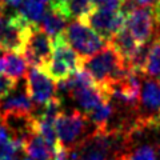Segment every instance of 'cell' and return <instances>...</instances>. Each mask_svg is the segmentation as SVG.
I'll use <instances>...</instances> for the list:
<instances>
[{
	"mask_svg": "<svg viewBox=\"0 0 160 160\" xmlns=\"http://www.w3.org/2000/svg\"><path fill=\"white\" fill-rule=\"evenodd\" d=\"M23 152L32 160H51L53 155L52 148L36 131L23 140Z\"/></svg>",
	"mask_w": 160,
	"mask_h": 160,
	"instance_id": "cell-12",
	"label": "cell"
},
{
	"mask_svg": "<svg viewBox=\"0 0 160 160\" xmlns=\"http://www.w3.org/2000/svg\"><path fill=\"white\" fill-rule=\"evenodd\" d=\"M56 86L53 80L40 68L31 67L26 75V92L35 107L44 106L55 96Z\"/></svg>",
	"mask_w": 160,
	"mask_h": 160,
	"instance_id": "cell-8",
	"label": "cell"
},
{
	"mask_svg": "<svg viewBox=\"0 0 160 160\" xmlns=\"http://www.w3.org/2000/svg\"><path fill=\"white\" fill-rule=\"evenodd\" d=\"M35 106L26 89L15 88L6 99L0 102V115H33Z\"/></svg>",
	"mask_w": 160,
	"mask_h": 160,
	"instance_id": "cell-10",
	"label": "cell"
},
{
	"mask_svg": "<svg viewBox=\"0 0 160 160\" xmlns=\"http://www.w3.org/2000/svg\"><path fill=\"white\" fill-rule=\"evenodd\" d=\"M40 2H42V3H44V4H46V3H49V2H51V0H40Z\"/></svg>",
	"mask_w": 160,
	"mask_h": 160,
	"instance_id": "cell-24",
	"label": "cell"
},
{
	"mask_svg": "<svg viewBox=\"0 0 160 160\" xmlns=\"http://www.w3.org/2000/svg\"><path fill=\"white\" fill-rule=\"evenodd\" d=\"M135 133L126 126L93 129L69 149L68 160H126Z\"/></svg>",
	"mask_w": 160,
	"mask_h": 160,
	"instance_id": "cell-1",
	"label": "cell"
},
{
	"mask_svg": "<svg viewBox=\"0 0 160 160\" xmlns=\"http://www.w3.org/2000/svg\"><path fill=\"white\" fill-rule=\"evenodd\" d=\"M15 88H18V80L0 73V102L6 99Z\"/></svg>",
	"mask_w": 160,
	"mask_h": 160,
	"instance_id": "cell-21",
	"label": "cell"
},
{
	"mask_svg": "<svg viewBox=\"0 0 160 160\" xmlns=\"http://www.w3.org/2000/svg\"><path fill=\"white\" fill-rule=\"evenodd\" d=\"M127 16L122 9L120 11H103V9L93 8L92 12L87 18L82 20V23L91 27L95 32L109 42L115 35L119 33L123 28H126Z\"/></svg>",
	"mask_w": 160,
	"mask_h": 160,
	"instance_id": "cell-7",
	"label": "cell"
},
{
	"mask_svg": "<svg viewBox=\"0 0 160 160\" xmlns=\"http://www.w3.org/2000/svg\"><path fill=\"white\" fill-rule=\"evenodd\" d=\"M88 123L89 120L87 115L79 109H73L68 113L62 112L55 120V129L59 143L68 149L75 147L87 136L86 131Z\"/></svg>",
	"mask_w": 160,
	"mask_h": 160,
	"instance_id": "cell-4",
	"label": "cell"
},
{
	"mask_svg": "<svg viewBox=\"0 0 160 160\" xmlns=\"http://www.w3.org/2000/svg\"><path fill=\"white\" fill-rule=\"evenodd\" d=\"M29 26L31 24L23 20L18 12L7 16L6 12L0 11V51L22 53L24 38Z\"/></svg>",
	"mask_w": 160,
	"mask_h": 160,
	"instance_id": "cell-6",
	"label": "cell"
},
{
	"mask_svg": "<svg viewBox=\"0 0 160 160\" xmlns=\"http://www.w3.org/2000/svg\"><path fill=\"white\" fill-rule=\"evenodd\" d=\"M51 8V7H49ZM93 4L91 0H68L66 4H63L62 7L52 8L60 15H63L67 20L75 19L82 22L84 18H87L93 9Z\"/></svg>",
	"mask_w": 160,
	"mask_h": 160,
	"instance_id": "cell-13",
	"label": "cell"
},
{
	"mask_svg": "<svg viewBox=\"0 0 160 160\" xmlns=\"http://www.w3.org/2000/svg\"><path fill=\"white\" fill-rule=\"evenodd\" d=\"M83 68L104 89H107L113 83L120 82L131 72V69L123 63L109 42L99 52L84 59Z\"/></svg>",
	"mask_w": 160,
	"mask_h": 160,
	"instance_id": "cell-2",
	"label": "cell"
},
{
	"mask_svg": "<svg viewBox=\"0 0 160 160\" xmlns=\"http://www.w3.org/2000/svg\"><path fill=\"white\" fill-rule=\"evenodd\" d=\"M126 28L132 33V36L140 44H149L156 28L153 8L142 7L133 8L132 11L126 13Z\"/></svg>",
	"mask_w": 160,
	"mask_h": 160,
	"instance_id": "cell-9",
	"label": "cell"
},
{
	"mask_svg": "<svg viewBox=\"0 0 160 160\" xmlns=\"http://www.w3.org/2000/svg\"><path fill=\"white\" fill-rule=\"evenodd\" d=\"M66 23H67V19L63 15H60L52 8H48L44 12V16L42 19V27L40 28L53 40L55 38L60 36L64 32Z\"/></svg>",
	"mask_w": 160,
	"mask_h": 160,
	"instance_id": "cell-14",
	"label": "cell"
},
{
	"mask_svg": "<svg viewBox=\"0 0 160 160\" xmlns=\"http://www.w3.org/2000/svg\"><path fill=\"white\" fill-rule=\"evenodd\" d=\"M93 7L96 9H103V11H120L126 0H91Z\"/></svg>",
	"mask_w": 160,
	"mask_h": 160,
	"instance_id": "cell-20",
	"label": "cell"
},
{
	"mask_svg": "<svg viewBox=\"0 0 160 160\" xmlns=\"http://www.w3.org/2000/svg\"><path fill=\"white\" fill-rule=\"evenodd\" d=\"M144 76H152L158 79L160 78V38H155L153 42L149 44Z\"/></svg>",
	"mask_w": 160,
	"mask_h": 160,
	"instance_id": "cell-18",
	"label": "cell"
},
{
	"mask_svg": "<svg viewBox=\"0 0 160 160\" xmlns=\"http://www.w3.org/2000/svg\"><path fill=\"white\" fill-rule=\"evenodd\" d=\"M109 44L113 47V49L118 52V55L120 56V59L123 60V63L128 64V62L132 59V56L136 51L139 49V47L142 46L136 39L132 36V33L128 31L127 28H123L119 33H116L115 36L109 40Z\"/></svg>",
	"mask_w": 160,
	"mask_h": 160,
	"instance_id": "cell-11",
	"label": "cell"
},
{
	"mask_svg": "<svg viewBox=\"0 0 160 160\" xmlns=\"http://www.w3.org/2000/svg\"><path fill=\"white\" fill-rule=\"evenodd\" d=\"M51 160H52V159H51Z\"/></svg>",
	"mask_w": 160,
	"mask_h": 160,
	"instance_id": "cell-26",
	"label": "cell"
},
{
	"mask_svg": "<svg viewBox=\"0 0 160 160\" xmlns=\"http://www.w3.org/2000/svg\"><path fill=\"white\" fill-rule=\"evenodd\" d=\"M115 112V107L111 100H104L99 106L87 113L89 123L93 124L95 129H107L109 127V120L112 119Z\"/></svg>",
	"mask_w": 160,
	"mask_h": 160,
	"instance_id": "cell-15",
	"label": "cell"
},
{
	"mask_svg": "<svg viewBox=\"0 0 160 160\" xmlns=\"http://www.w3.org/2000/svg\"><path fill=\"white\" fill-rule=\"evenodd\" d=\"M131 2L133 6L136 7H149V8H153L155 4L158 3V0H128Z\"/></svg>",
	"mask_w": 160,
	"mask_h": 160,
	"instance_id": "cell-22",
	"label": "cell"
},
{
	"mask_svg": "<svg viewBox=\"0 0 160 160\" xmlns=\"http://www.w3.org/2000/svg\"><path fill=\"white\" fill-rule=\"evenodd\" d=\"M22 55L31 67L43 69L52 55V39L39 26H29L24 38Z\"/></svg>",
	"mask_w": 160,
	"mask_h": 160,
	"instance_id": "cell-5",
	"label": "cell"
},
{
	"mask_svg": "<svg viewBox=\"0 0 160 160\" xmlns=\"http://www.w3.org/2000/svg\"><path fill=\"white\" fill-rule=\"evenodd\" d=\"M23 143L15 140L3 126L0 127V160H16Z\"/></svg>",
	"mask_w": 160,
	"mask_h": 160,
	"instance_id": "cell-17",
	"label": "cell"
},
{
	"mask_svg": "<svg viewBox=\"0 0 160 160\" xmlns=\"http://www.w3.org/2000/svg\"><path fill=\"white\" fill-rule=\"evenodd\" d=\"M126 160H158V148L152 144H143L140 147L131 148Z\"/></svg>",
	"mask_w": 160,
	"mask_h": 160,
	"instance_id": "cell-19",
	"label": "cell"
},
{
	"mask_svg": "<svg viewBox=\"0 0 160 160\" xmlns=\"http://www.w3.org/2000/svg\"><path fill=\"white\" fill-rule=\"evenodd\" d=\"M63 38L83 60L104 48L108 42L82 22L69 23L63 32Z\"/></svg>",
	"mask_w": 160,
	"mask_h": 160,
	"instance_id": "cell-3",
	"label": "cell"
},
{
	"mask_svg": "<svg viewBox=\"0 0 160 160\" xmlns=\"http://www.w3.org/2000/svg\"><path fill=\"white\" fill-rule=\"evenodd\" d=\"M156 148H158V155H159V158H160V143L156 146Z\"/></svg>",
	"mask_w": 160,
	"mask_h": 160,
	"instance_id": "cell-23",
	"label": "cell"
},
{
	"mask_svg": "<svg viewBox=\"0 0 160 160\" xmlns=\"http://www.w3.org/2000/svg\"><path fill=\"white\" fill-rule=\"evenodd\" d=\"M19 160H32V159H31V158H28V156H27V158H23V159H19Z\"/></svg>",
	"mask_w": 160,
	"mask_h": 160,
	"instance_id": "cell-25",
	"label": "cell"
},
{
	"mask_svg": "<svg viewBox=\"0 0 160 160\" xmlns=\"http://www.w3.org/2000/svg\"><path fill=\"white\" fill-rule=\"evenodd\" d=\"M16 12L28 24L38 26V23L42 22L44 12H46V4L42 3L40 0H24L16 9Z\"/></svg>",
	"mask_w": 160,
	"mask_h": 160,
	"instance_id": "cell-16",
	"label": "cell"
}]
</instances>
